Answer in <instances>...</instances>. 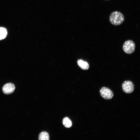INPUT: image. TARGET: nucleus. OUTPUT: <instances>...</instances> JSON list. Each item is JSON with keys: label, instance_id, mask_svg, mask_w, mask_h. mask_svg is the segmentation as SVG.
<instances>
[{"label": "nucleus", "instance_id": "f257e3e1", "mask_svg": "<svg viewBox=\"0 0 140 140\" xmlns=\"http://www.w3.org/2000/svg\"><path fill=\"white\" fill-rule=\"evenodd\" d=\"M109 19L112 24L117 26L121 24L124 22V17L121 13L118 11H115L110 15Z\"/></svg>", "mask_w": 140, "mask_h": 140}, {"label": "nucleus", "instance_id": "f03ea898", "mask_svg": "<svg viewBox=\"0 0 140 140\" xmlns=\"http://www.w3.org/2000/svg\"><path fill=\"white\" fill-rule=\"evenodd\" d=\"M135 46L132 40H128L125 41L123 46V49L126 53L130 54L133 53L135 49Z\"/></svg>", "mask_w": 140, "mask_h": 140}, {"label": "nucleus", "instance_id": "7ed1b4c3", "mask_svg": "<svg viewBox=\"0 0 140 140\" xmlns=\"http://www.w3.org/2000/svg\"><path fill=\"white\" fill-rule=\"evenodd\" d=\"M100 93L101 96L106 100H110L112 99L114 96L113 92L109 88L103 87L100 89Z\"/></svg>", "mask_w": 140, "mask_h": 140}, {"label": "nucleus", "instance_id": "20e7f679", "mask_svg": "<svg viewBox=\"0 0 140 140\" xmlns=\"http://www.w3.org/2000/svg\"><path fill=\"white\" fill-rule=\"evenodd\" d=\"M122 86L123 92L128 94H130L132 92L135 88L133 83L129 80L125 81L122 83Z\"/></svg>", "mask_w": 140, "mask_h": 140}, {"label": "nucleus", "instance_id": "39448f33", "mask_svg": "<svg viewBox=\"0 0 140 140\" xmlns=\"http://www.w3.org/2000/svg\"><path fill=\"white\" fill-rule=\"evenodd\" d=\"M15 87L12 83H9L4 85L2 88V91L5 94L8 95L13 93L15 90Z\"/></svg>", "mask_w": 140, "mask_h": 140}, {"label": "nucleus", "instance_id": "423d86ee", "mask_svg": "<svg viewBox=\"0 0 140 140\" xmlns=\"http://www.w3.org/2000/svg\"><path fill=\"white\" fill-rule=\"evenodd\" d=\"M77 64L79 66L81 69L84 70L88 69L89 65L88 62L82 59H78L77 61Z\"/></svg>", "mask_w": 140, "mask_h": 140}, {"label": "nucleus", "instance_id": "0eeeda50", "mask_svg": "<svg viewBox=\"0 0 140 140\" xmlns=\"http://www.w3.org/2000/svg\"><path fill=\"white\" fill-rule=\"evenodd\" d=\"M8 34L7 29L3 27H0V40L5 39Z\"/></svg>", "mask_w": 140, "mask_h": 140}, {"label": "nucleus", "instance_id": "6e6552de", "mask_svg": "<svg viewBox=\"0 0 140 140\" xmlns=\"http://www.w3.org/2000/svg\"><path fill=\"white\" fill-rule=\"evenodd\" d=\"M38 139L39 140H49V136L48 133L46 131H42L39 134Z\"/></svg>", "mask_w": 140, "mask_h": 140}, {"label": "nucleus", "instance_id": "1a4fd4ad", "mask_svg": "<svg viewBox=\"0 0 140 140\" xmlns=\"http://www.w3.org/2000/svg\"><path fill=\"white\" fill-rule=\"evenodd\" d=\"M62 123L64 126L67 128H69L72 125V123L71 120L67 117H65L63 118Z\"/></svg>", "mask_w": 140, "mask_h": 140}, {"label": "nucleus", "instance_id": "9d476101", "mask_svg": "<svg viewBox=\"0 0 140 140\" xmlns=\"http://www.w3.org/2000/svg\"></svg>", "mask_w": 140, "mask_h": 140}]
</instances>
